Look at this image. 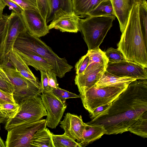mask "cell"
<instances>
[{
  "instance_id": "obj_1",
  "label": "cell",
  "mask_w": 147,
  "mask_h": 147,
  "mask_svg": "<svg viewBox=\"0 0 147 147\" xmlns=\"http://www.w3.org/2000/svg\"><path fill=\"white\" fill-rule=\"evenodd\" d=\"M147 111V79H136L112 103L106 115L92 119L87 123L104 127L106 134H121Z\"/></svg>"
},
{
  "instance_id": "obj_2",
  "label": "cell",
  "mask_w": 147,
  "mask_h": 147,
  "mask_svg": "<svg viewBox=\"0 0 147 147\" xmlns=\"http://www.w3.org/2000/svg\"><path fill=\"white\" fill-rule=\"evenodd\" d=\"M139 3H134L127 22L117 44L126 60L147 68V47L145 45L139 19Z\"/></svg>"
},
{
  "instance_id": "obj_3",
  "label": "cell",
  "mask_w": 147,
  "mask_h": 147,
  "mask_svg": "<svg viewBox=\"0 0 147 147\" xmlns=\"http://www.w3.org/2000/svg\"><path fill=\"white\" fill-rule=\"evenodd\" d=\"M14 48L22 52L31 53L41 57L50 64L51 71L60 78L64 77L73 68L65 59L59 57L39 38L31 34L27 30L19 34Z\"/></svg>"
},
{
  "instance_id": "obj_4",
  "label": "cell",
  "mask_w": 147,
  "mask_h": 147,
  "mask_svg": "<svg viewBox=\"0 0 147 147\" xmlns=\"http://www.w3.org/2000/svg\"><path fill=\"white\" fill-rule=\"evenodd\" d=\"M116 17L115 16L107 15L80 19V31L83 35L88 50L99 48Z\"/></svg>"
},
{
  "instance_id": "obj_5",
  "label": "cell",
  "mask_w": 147,
  "mask_h": 147,
  "mask_svg": "<svg viewBox=\"0 0 147 147\" xmlns=\"http://www.w3.org/2000/svg\"><path fill=\"white\" fill-rule=\"evenodd\" d=\"M19 111L13 118L6 121L5 128L7 131L21 124L34 122L47 116V112L40 96L28 97L19 104Z\"/></svg>"
},
{
  "instance_id": "obj_6",
  "label": "cell",
  "mask_w": 147,
  "mask_h": 147,
  "mask_svg": "<svg viewBox=\"0 0 147 147\" xmlns=\"http://www.w3.org/2000/svg\"><path fill=\"white\" fill-rule=\"evenodd\" d=\"M127 87H97L94 85L80 96L83 106L90 113L98 107L112 103Z\"/></svg>"
},
{
  "instance_id": "obj_7",
  "label": "cell",
  "mask_w": 147,
  "mask_h": 147,
  "mask_svg": "<svg viewBox=\"0 0 147 147\" xmlns=\"http://www.w3.org/2000/svg\"><path fill=\"white\" fill-rule=\"evenodd\" d=\"M46 119L27 122L7 131L6 147H31L30 142L34 133L46 127Z\"/></svg>"
},
{
  "instance_id": "obj_8",
  "label": "cell",
  "mask_w": 147,
  "mask_h": 147,
  "mask_svg": "<svg viewBox=\"0 0 147 147\" xmlns=\"http://www.w3.org/2000/svg\"><path fill=\"white\" fill-rule=\"evenodd\" d=\"M14 86L13 94L17 103L29 97L40 96L41 94V85L35 84L24 77L15 68L8 65L1 66Z\"/></svg>"
},
{
  "instance_id": "obj_9",
  "label": "cell",
  "mask_w": 147,
  "mask_h": 147,
  "mask_svg": "<svg viewBox=\"0 0 147 147\" xmlns=\"http://www.w3.org/2000/svg\"><path fill=\"white\" fill-rule=\"evenodd\" d=\"M47 112V126L55 129L61 121L67 107L51 91L43 92L40 96Z\"/></svg>"
},
{
  "instance_id": "obj_10",
  "label": "cell",
  "mask_w": 147,
  "mask_h": 147,
  "mask_svg": "<svg viewBox=\"0 0 147 147\" xmlns=\"http://www.w3.org/2000/svg\"><path fill=\"white\" fill-rule=\"evenodd\" d=\"M147 70L146 68L139 64L126 60L108 62L106 68L107 71L116 76L140 80L147 79Z\"/></svg>"
},
{
  "instance_id": "obj_11",
  "label": "cell",
  "mask_w": 147,
  "mask_h": 147,
  "mask_svg": "<svg viewBox=\"0 0 147 147\" xmlns=\"http://www.w3.org/2000/svg\"><path fill=\"white\" fill-rule=\"evenodd\" d=\"M21 14L26 30L31 34L40 38L49 32L46 20L38 9L23 10Z\"/></svg>"
},
{
  "instance_id": "obj_12",
  "label": "cell",
  "mask_w": 147,
  "mask_h": 147,
  "mask_svg": "<svg viewBox=\"0 0 147 147\" xmlns=\"http://www.w3.org/2000/svg\"><path fill=\"white\" fill-rule=\"evenodd\" d=\"M80 19L73 11L67 12L60 8L54 13L48 28L49 30L55 29L63 32L76 33L80 31Z\"/></svg>"
},
{
  "instance_id": "obj_13",
  "label": "cell",
  "mask_w": 147,
  "mask_h": 147,
  "mask_svg": "<svg viewBox=\"0 0 147 147\" xmlns=\"http://www.w3.org/2000/svg\"><path fill=\"white\" fill-rule=\"evenodd\" d=\"M60 127L64 131V134L78 142L82 139L83 131L86 123L83 121L81 115L78 116L67 113L60 121Z\"/></svg>"
},
{
  "instance_id": "obj_14",
  "label": "cell",
  "mask_w": 147,
  "mask_h": 147,
  "mask_svg": "<svg viewBox=\"0 0 147 147\" xmlns=\"http://www.w3.org/2000/svg\"><path fill=\"white\" fill-rule=\"evenodd\" d=\"M106 68L104 66L98 65L85 71L83 74L76 75L75 82L80 96L95 84L106 71Z\"/></svg>"
},
{
  "instance_id": "obj_15",
  "label": "cell",
  "mask_w": 147,
  "mask_h": 147,
  "mask_svg": "<svg viewBox=\"0 0 147 147\" xmlns=\"http://www.w3.org/2000/svg\"><path fill=\"white\" fill-rule=\"evenodd\" d=\"M8 34L6 54L13 50L15 42L19 34L26 30L21 13L12 11L7 18Z\"/></svg>"
},
{
  "instance_id": "obj_16",
  "label": "cell",
  "mask_w": 147,
  "mask_h": 147,
  "mask_svg": "<svg viewBox=\"0 0 147 147\" xmlns=\"http://www.w3.org/2000/svg\"><path fill=\"white\" fill-rule=\"evenodd\" d=\"M115 15L119 21L122 33L126 26L130 11L135 2H142L140 0H111Z\"/></svg>"
},
{
  "instance_id": "obj_17",
  "label": "cell",
  "mask_w": 147,
  "mask_h": 147,
  "mask_svg": "<svg viewBox=\"0 0 147 147\" xmlns=\"http://www.w3.org/2000/svg\"><path fill=\"white\" fill-rule=\"evenodd\" d=\"M7 58L9 63L24 77L35 84L41 85L38 78L34 75L24 60L14 49L9 53Z\"/></svg>"
},
{
  "instance_id": "obj_18",
  "label": "cell",
  "mask_w": 147,
  "mask_h": 147,
  "mask_svg": "<svg viewBox=\"0 0 147 147\" xmlns=\"http://www.w3.org/2000/svg\"><path fill=\"white\" fill-rule=\"evenodd\" d=\"M136 79L132 77L118 76L108 72L106 70L94 85L97 87L114 86L127 87L130 83Z\"/></svg>"
},
{
  "instance_id": "obj_19",
  "label": "cell",
  "mask_w": 147,
  "mask_h": 147,
  "mask_svg": "<svg viewBox=\"0 0 147 147\" xmlns=\"http://www.w3.org/2000/svg\"><path fill=\"white\" fill-rule=\"evenodd\" d=\"M86 123L82 140L79 142L82 147L99 139L107 132L104 127L102 125Z\"/></svg>"
},
{
  "instance_id": "obj_20",
  "label": "cell",
  "mask_w": 147,
  "mask_h": 147,
  "mask_svg": "<svg viewBox=\"0 0 147 147\" xmlns=\"http://www.w3.org/2000/svg\"><path fill=\"white\" fill-rule=\"evenodd\" d=\"M28 66L33 67L37 70L51 71L50 65L45 59L39 56L30 52H23L14 48Z\"/></svg>"
},
{
  "instance_id": "obj_21",
  "label": "cell",
  "mask_w": 147,
  "mask_h": 147,
  "mask_svg": "<svg viewBox=\"0 0 147 147\" xmlns=\"http://www.w3.org/2000/svg\"><path fill=\"white\" fill-rule=\"evenodd\" d=\"M73 11L80 18H86L101 2L105 0H71Z\"/></svg>"
},
{
  "instance_id": "obj_22",
  "label": "cell",
  "mask_w": 147,
  "mask_h": 147,
  "mask_svg": "<svg viewBox=\"0 0 147 147\" xmlns=\"http://www.w3.org/2000/svg\"><path fill=\"white\" fill-rule=\"evenodd\" d=\"M8 16L7 15H3V19L0 20V66L7 65L9 63L6 54Z\"/></svg>"
},
{
  "instance_id": "obj_23",
  "label": "cell",
  "mask_w": 147,
  "mask_h": 147,
  "mask_svg": "<svg viewBox=\"0 0 147 147\" xmlns=\"http://www.w3.org/2000/svg\"><path fill=\"white\" fill-rule=\"evenodd\" d=\"M52 134L46 127L37 131L30 140L31 147H53L52 139Z\"/></svg>"
},
{
  "instance_id": "obj_24",
  "label": "cell",
  "mask_w": 147,
  "mask_h": 147,
  "mask_svg": "<svg viewBox=\"0 0 147 147\" xmlns=\"http://www.w3.org/2000/svg\"><path fill=\"white\" fill-rule=\"evenodd\" d=\"M86 54L89 56V61L85 71L98 65H102L107 67L109 62L108 59L104 52L99 48L88 50Z\"/></svg>"
},
{
  "instance_id": "obj_25",
  "label": "cell",
  "mask_w": 147,
  "mask_h": 147,
  "mask_svg": "<svg viewBox=\"0 0 147 147\" xmlns=\"http://www.w3.org/2000/svg\"><path fill=\"white\" fill-rule=\"evenodd\" d=\"M50 11L46 20L47 23L52 21L54 13L60 8L67 12L73 11L71 0H49Z\"/></svg>"
},
{
  "instance_id": "obj_26",
  "label": "cell",
  "mask_w": 147,
  "mask_h": 147,
  "mask_svg": "<svg viewBox=\"0 0 147 147\" xmlns=\"http://www.w3.org/2000/svg\"><path fill=\"white\" fill-rule=\"evenodd\" d=\"M143 138H147V112L143 113L129 128L128 131Z\"/></svg>"
},
{
  "instance_id": "obj_27",
  "label": "cell",
  "mask_w": 147,
  "mask_h": 147,
  "mask_svg": "<svg viewBox=\"0 0 147 147\" xmlns=\"http://www.w3.org/2000/svg\"><path fill=\"white\" fill-rule=\"evenodd\" d=\"M52 139L53 147H82L79 143L63 134H52Z\"/></svg>"
},
{
  "instance_id": "obj_28",
  "label": "cell",
  "mask_w": 147,
  "mask_h": 147,
  "mask_svg": "<svg viewBox=\"0 0 147 147\" xmlns=\"http://www.w3.org/2000/svg\"><path fill=\"white\" fill-rule=\"evenodd\" d=\"M107 15L115 16L111 0H105L100 2L88 16Z\"/></svg>"
},
{
  "instance_id": "obj_29",
  "label": "cell",
  "mask_w": 147,
  "mask_h": 147,
  "mask_svg": "<svg viewBox=\"0 0 147 147\" xmlns=\"http://www.w3.org/2000/svg\"><path fill=\"white\" fill-rule=\"evenodd\" d=\"M139 19L145 45L147 46V3H139Z\"/></svg>"
},
{
  "instance_id": "obj_30",
  "label": "cell",
  "mask_w": 147,
  "mask_h": 147,
  "mask_svg": "<svg viewBox=\"0 0 147 147\" xmlns=\"http://www.w3.org/2000/svg\"><path fill=\"white\" fill-rule=\"evenodd\" d=\"M0 89L10 94H13L15 91L13 85L1 66H0Z\"/></svg>"
},
{
  "instance_id": "obj_31",
  "label": "cell",
  "mask_w": 147,
  "mask_h": 147,
  "mask_svg": "<svg viewBox=\"0 0 147 147\" xmlns=\"http://www.w3.org/2000/svg\"><path fill=\"white\" fill-rule=\"evenodd\" d=\"M20 106L18 103H7L1 105L0 111L7 118L14 117L18 113Z\"/></svg>"
},
{
  "instance_id": "obj_32",
  "label": "cell",
  "mask_w": 147,
  "mask_h": 147,
  "mask_svg": "<svg viewBox=\"0 0 147 147\" xmlns=\"http://www.w3.org/2000/svg\"><path fill=\"white\" fill-rule=\"evenodd\" d=\"M109 62L116 63L126 60L122 53L118 49L110 47L104 52Z\"/></svg>"
},
{
  "instance_id": "obj_33",
  "label": "cell",
  "mask_w": 147,
  "mask_h": 147,
  "mask_svg": "<svg viewBox=\"0 0 147 147\" xmlns=\"http://www.w3.org/2000/svg\"><path fill=\"white\" fill-rule=\"evenodd\" d=\"M61 101L65 102L66 100L70 98H80V95L71 92L59 87L52 88L51 91Z\"/></svg>"
},
{
  "instance_id": "obj_34",
  "label": "cell",
  "mask_w": 147,
  "mask_h": 147,
  "mask_svg": "<svg viewBox=\"0 0 147 147\" xmlns=\"http://www.w3.org/2000/svg\"><path fill=\"white\" fill-rule=\"evenodd\" d=\"M89 61V58L86 54L82 56L76 63L75 65L76 75L83 74L88 66Z\"/></svg>"
},
{
  "instance_id": "obj_35",
  "label": "cell",
  "mask_w": 147,
  "mask_h": 147,
  "mask_svg": "<svg viewBox=\"0 0 147 147\" xmlns=\"http://www.w3.org/2000/svg\"><path fill=\"white\" fill-rule=\"evenodd\" d=\"M36 1L38 11L46 20L50 11L49 0H36Z\"/></svg>"
},
{
  "instance_id": "obj_36",
  "label": "cell",
  "mask_w": 147,
  "mask_h": 147,
  "mask_svg": "<svg viewBox=\"0 0 147 147\" xmlns=\"http://www.w3.org/2000/svg\"><path fill=\"white\" fill-rule=\"evenodd\" d=\"M20 6L23 10L38 9L36 0H10Z\"/></svg>"
},
{
  "instance_id": "obj_37",
  "label": "cell",
  "mask_w": 147,
  "mask_h": 147,
  "mask_svg": "<svg viewBox=\"0 0 147 147\" xmlns=\"http://www.w3.org/2000/svg\"><path fill=\"white\" fill-rule=\"evenodd\" d=\"M111 105L112 103H110L98 107L90 113V118L92 119L107 114Z\"/></svg>"
},
{
  "instance_id": "obj_38",
  "label": "cell",
  "mask_w": 147,
  "mask_h": 147,
  "mask_svg": "<svg viewBox=\"0 0 147 147\" xmlns=\"http://www.w3.org/2000/svg\"><path fill=\"white\" fill-rule=\"evenodd\" d=\"M40 71L41 76L40 83L42 93L51 91L52 88L49 84L48 78L46 71Z\"/></svg>"
},
{
  "instance_id": "obj_39",
  "label": "cell",
  "mask_w": 147,
  "mask_h": 147,
  "mask_svg": "<svg viewBox=\"0 0 147 147\" xmlns=\"http://www.w3.org/2000/svg\"><path fill=\"white\" fill-rule=\"evenodd\" d=\"M7 103H17L13 94L6 92L0 89V104L2 105Z\"/></svg>"
},
{
  "instance_id": "obj_40",
  "label": "cell",
  "mask_w": 147,
  "mask_h": 147,
  "mask_svg": "<svg viewBox=\"0 0 147 147\" xmlns=\"http://www.w3.org/2000/svg\"><path fill=\"white\" fill-rule=\"evenodd\" d=\"M48 80L49 84L52 88L59 87L55 74L51 71H46Z\"/></svg>"
},
{
  "instance_id": "obj_41",
  "label": "cell",
  "mask_w": 147,
  "mask_h": 147,
  "mask_svg": "<svg viewBox=\"0 0 147 147\" xmlns=\"http://www.w3.org/2000/svg\"><path fill=\"white\" fill-rule=\"evenodd\" d=\"M6 6L9 7L12 11L18 13H21L23 9L16 3L10 0H2Z\"/></svg>"
},
{
  "instance_id": "obj_42",
  "label": "cell",
  "mask_w": 147,
  "mask_h": 147,
  "mask_svg": "<svg viewBox=\"0 0 147 147\" xmlns=\"http://www.w3.org/2000/svg\"><path fill=\"white\" fill-rule=\"evenodd\" d=\"M6 5L3 3L2 0H0V20L3 18V11Z\"/></svg>"
},
{
  "instance_id": "obj_43",
  "label": "cell",
  "mask_w": 147,
  "mask_h": 147,
  "mask_svg": "<svg viewBox=\"0 0 147 147\" xmlns=\"http://www.w3.org/2000/svg\"><path fill=\"white\" fill-rule=\"evenodd\" d=\"M8 118L0 111V129L1 123L6 122Z\"/></svg>"
},
{
  "instance_id": "obj_44",
  "label": "cell",
  "mask_w": 147,
  "mask_h": 147,
  "mask_svg": "<svg viewBox=\"0 0 147 147\" xmlns=\"http://www.w3.org/2000/svg\"><path fill=\"white\" fill-rule=\"evenodd\" d=\"M0 147H6L5 143H4L3 140L0 136Z\"/></svg>"
},
{
  "instance_id": "obj_45",
  "label": "cell",
  "mask_w": 147,
  "mask_h": 147,
  "mask_svg": "<svg viewBox=\"0 0 147 147\" xmlns=\"http://www.w3.org/2000/svg\"><path fill=\"white\" fill-rule=\"evenodd\" d=\"M142 2L147 1V0H140Z\"/></svg>"
},
{
  "instance_id": "obj_46",
  "label": "cell",
  "mask_w": 147,
  "mask_h": 147,
  "mask_svg": "<svg viewBox=\"0 0 147 147\" xmlns=\"http://www.w3.org/2000/svg\"><path fill=\"white\" fill-rule=\"evenodd\" d=\"M1 105L0 104V108H1Z\"/></svg>"
}]
</instances>
